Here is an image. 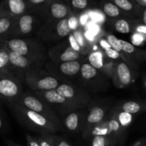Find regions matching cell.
I'll return each instance as SVG.
<instances>
[{
    "label": "cell",
    "mask_w": 146,
    "mask_h": 146,
    "mask_svg": "<svg viewBox=\"0 0 146 146\" xmlns=\"http://www.w3.org/2000/svg\"><path fill=\"white\" fill-rule=\"evenodd\" d=\"M29 11L26 0H0V16L19 17Z\"/></svg>",
    "instance_id": "cell-1"
},
{
    "label": "cell",
    "mask_w": 146,
    "mask_h": 146,
    "mask_svg": "<svg viewBox=\"0 0 146 146\" xmlns=\"http://www.w3.org/2000/svg\"><path fill=\"white\" fill-rule=\"evenodd\" d=\"M19 94L17 83L9 76L0 77V98L11 101Z\"/></svg>",
    "instance_id": "cell-2"
},
{
    "label": "cell",
    "mask_w": 146,
    "mask_h": 146,
    "mask_svg": "<svg viewBox=\"0 0 146 146\" xmlns=\"http://www.w3.org/2000/svg\"><path fill=\"white\" fill-rule=\"evenodd\" d=\"M43 10L48 11L53 18L60 20L66 19L71 13L70 8L63 0H51Z\"/></svg>",
    "instance_id": "cell-3"
},
{
    "label": "cell",
    "mask_w": 146,
    "mask_h": 146,
    "mask_svg": "<svg viewBox=\"0 0 146 146\" xmlns=\"http://www.w3.org/2000/svg\"><path fill=\"white\" fill-rule=\"evenodd\" d=\"M34 14L27 12L17 17L14 22L11 33H16L19 31L22 34H29L32 30V24L34 20Z\"/></svg>",
    "instance_id": "cell-4"
},
{
    "label": "cell",
    "mask_w": 146,
    "mask_h": 146,
    "mask_svg": "<svg viewBox=\"0 0 146 146\" xmlns=\"http://www.w3.org/2000/svg\"><path fill=\"white\" fill-rule=\"evenodd\" d=\"M4 47L9 51L15 52L21 56H26L29 52V48L25 41L19 38H11L4 41Z\"/></svg>",
    "instance_id": "cell-5"
},
{
    "label": "cell",
    "mask_w": 146,
    "mask_h": 146,
    "mask_svg": "<svg viewBox=\"0 0 146 146\" xmlns=\"http://www.w3.org/2000/svg\"><path fill=\"white\" fill-rule=\"evenodd\" d=\"M17 17L0 16V40L5 41L7 36L11 33Z\"/></svg>",
    "instance_id": "cell-6"
},
{
    "label": "cell",
    "mask_w": 146,
    "mask_h": 146,
    "mask_svg": "<svg viewBox=\"0 0 146 146\" xmlns=\"http://www.w3.org/2000/svg\"><path fill=\"white\" fill-rule=\"evenodd\" d=\"M66 4H69L70 9L75 10L76 11H81L96 6L98 0H67L65 1Z\"/></svg>",
    "instance_id": "cell-7"
},
{
    "label": "cell",
    "mask_w": 146,
    "mask_h": 146,
    "mask_svg": "<svg viewBox=\"0 0 146 146\" xmlns=\"http://www.w3.org/2000/svg\"><path fill=\"white\" fill-rule=\"evenodd\" d=\"M98 4L101 6L103 12L108 17L115 18L121 14V9L108 0H100Z\"/></svg>",
    "instance_id": "cell-8"
},
{
    "label": "cell",
    "mask_w": 146,
    "mask_h": 146,
    "mask_svg": "<svg viewBox=\"0 0 146 146\" xmlns=\"http://www.w3.org/2000/svg\"><path fill=\"white\" fill-rule=\"evenodd\" d=\"M9 65L20 68H26L28 65V60L24 56L9 50Z\"/></svg>",
    "instance_id": "cell-9"
},
{
    "label": "cell",
    "mask_w": 146,
    "mask_h": 146,
    "mask_svg": "<svg viewBox=\"0 0 146 146\" xmlns=\"http://www.w3.org/2000/svg\"><path fill=\"white\" fill-rule=\"evenodd\" d=\"M117 73L121 84L128 85L131 81V74L129 68L125 63H121L117 68Z\"/></svg>",
    "instance_id": "cell-10"
},
{
    "label": "cell",
    "mask_w": 146,
    "mask_h": 146,
    "mask_svg": "<svg viewBox=\"0 0 146 146\" xmlns=\"http://www.w3.org/2000/svg\"><path fill=\"white\" fill-rule=\"evenodd\" d=\"M61 71L66 75L72 76L77 74L81 69V65L76 61L64 62L60 66Z\"/></svg>",
    "instance_id": "cell-11"
},
{
    "label": "cell",
    "mask_w": 146,
    "mask_h": 146,
    "mask_svg": "<svg viewBox=\"0 0 146 146\" xmlns=\"http://www.w3.org/2000/svg\"><path fill=\"white\" fill-rule=\"evenodd\" d=\"M23 104L27 108L36 113L41 112L43 110L41 103L32 96H26L23 99Z\"/></svg>",
    "instance_id": "cell-12"
},
{
    "label": "cell",
    "mask_w": 146,
    "mask_h": 146,
    "mask_svg": "<svg viewBox=\"0 0 146 146\" xmlns=\"http://www.w3.org/2000/svg\"><path fill=\"white\" fill-rule=\"evenodd\" d=\"M9 65V50L6 48H3L0 51V72L8 76L7 67Z\"/></svg>",
    "instance_id": "cell-13"
},
{
    "label": "cell",
    "mask_w": 146,
    "mask_h": 146,
    "mask_svg": "<svg viewBox=\"0 0 146 146\" xmlns=\"http://www.w3.org/2000/svg\"><path fill=\"white\" fill-rule=\"evenodd\" d=\"M58 86V81L52 77H46L38 82V87L42 90H53Z\"/></svg>",
    "instance_id": "cell-14"
},
{
    "label": "cell",
    "mask_w": 146,
    "mask_h": 146,
    "mask_svg": "<svg viewBox=\"0 0 146 146\" xmlns=\"http://www.w3.org/2000/svg\"><path fill=\"white\" fill-rule=\"evenodd\" d=\"M44 96L48 102L53 103V104H62L66 101L65 97L62 96L61 94L57 92V91H54V90L46 91Z\"/></svg>",
    "instance_id": "cell-15"
},
{
    "label": "cell",
    "mask_w": 146,
    "mask_h": 146,
    "mask_svg": "<svg viewBox=\"0 0 146 146\" xmlns=\"http://www.w3.org/2000/svg\"><path fill=\"white\" fill-rule=\"evenodd\" d=\"M56 31L59 36L64 37L68 35L71 31L68 22V19H63L58 22L56 25Z\"/></svg>",
    "instance_id": "cell-16"
},
{
    "label": "cell",
    "mask_w": 146,
    "mask_h": 146,
    "mask_svg": "<svg viewBox=\"0 0 146 146\" xmlns=\"http://www.w3.org/2000/svg\"><path fill=\"white\" fill-rule=\"evenodd\" d=\"M89 62L91 66L95 68H101L104 66V61H103V55L99 51H95L92 54H90L89 57Z\"/></svg>",
    "instance_id": "cell-17"
},
{
    "label": "cell",
    "mask_w": 146,
    "mask_h": 146,
    "mask_svg": "<svg viewBox=\"0 0 146 146\" xmlns=\"http://www.w3.org/2000/svg\"><path fill=\"white\" fill-rule=\"evenodd\" d=\"M79 58V54L78 51L74 50L71 46L68 47L65 51L61 54V59L64 62L76 61L77 58Z\"/></svg>",
    "instance_id": "cell-18"
},
{
    "label": "cell",
    "mask_w": 146,
    "mask_h": 146,
    "mask_svg": "<svg viewBox=\"0 0 146 146\" xmlns=\"http://www.w3.org/2000/svg\"><path fill=\"white\" fill-rule=\"evenodd\" d=\"M104 112L102 108L96 107L90 113L88 117V121L91 123H98L103 119Z\"/></svg>",
    "instance_id": "cell-19"
},
{
    "label": "cell",
    "mask_w": 146,
    "mask_h": 146,
    "mask_svg": "<svg viewBox=\"0 0 146 146\" xmlns=\"http://www.w3.org/2000/svg\"><path fill=\"white\" fill-rule=\"evenodd\" d=\"M81 75L85 79H91L96 76V68H94L91 64H85L81 67Z\"/></svg>",
    "instance_id": "cell-20"
},
{
    "label": "cell",
    "mask_w": 146,
    "mask_h": 146,
    "mask_svg": "<svg viewBox=\"0 0 146 146\" xmlns=\"http://www.w3.org/2000/svg\"><path fill=\"white\" fill-rule=\"evenodd\" d=\"M26 115H27L29 118L31 120V121L34 123L37 124V125H40V126H44L46 124V120L44 117L38 114V113L29 110L26 112Z\"/></svg>",
    "instance_id": "cell-21"
},
{
    "label": "cell",
    "mask_w": 146,
    "mask_h": 146,
    "mask_svg": "<svg viewBox=\"0 0 146 146\" xmlns=\"http://www.w3.org/2000/svg\"><path fill=\"white\" fill-rule=\"evenodd\" d=\"M56 91L62 96L67 98H71L74 96V90L73 89L72 87L66 84H62L58 86Z\"/></svg>",
    "instance_id": "cell-22"
},
{
    "label": "cell",
    "mask_w": 146,
    "mask_h": 146,
    "mask_svg": "<svg viewBox=\"0 0 146 146\" xmlns=\"http://www.w3.org/2000/svg\"><path fill=\"white\" fill-rule=\"evenodd\" d=\"M123 109L124 112H126L128 113H137L141 111V106L138 103L129 101V102H127L124 104L123 106Z\"/></svg>",
    "instance_id": "cell-23"
},
{
    "label": "cell",
    "mask_w": 146,
    "mask_h": 146,
    "mask_svg": "<svg viewBox=\"0 0 146 146\" xmlns=\"http://www.w3.org/2000/svg\"><path fill=\"white\" fill-rule=\"evenodd\" d=\"M78 116L76 113H71L66 119V125L70 131H75L78 127Z\"/></svg>",
    "instance_id": "cell-24"
},
{
    "label": "cell",
    "mask_w": 146,
    "mask_h": 146,
    "mask_svg": "<svg viewBox=\"0 0 146 146\" xmlns=\"http://www.w3.org/2000/svg\"><path fill=\"white\" fill-rule=\"evenodd\" d=\"M26 1L31 11L34 9H40L43 10L51 0H26Z\"/></svg>",
    "instance_id": "cell-25"
},
{
    "label": "cell",
    "mask_w": 146,
    "mask_h": 146,
    "mask_svg": "<svg viewBox=\"0 0 146 146\" xmlns=\"http://www.w3.org/2000/svg\"><path fill=\"white\" fill-rule=\"evenodd\" d=\"M115 29L121 34H128L130 32V26L125 19H118L115 24Z\"/></svg>",
    "instance_id": "cell-26"
},
{
    "label": "cell",
    "mask_w": 146,
    "mask_h": 146,
    "mask_svg": "<svg viewBox=\"0 0 146 146\" xmlns=\"http://www.w3.org/2000/svg\"><path fill=\"white\" fill-rule=\"evenodd\" d=\"M119 45L121 51H125V53H128V54H133L135 51V47L133 44L123 41V40H119Z\"/></svg>",
    "instance_id": "cell-27"
},
{
    "label": "cell",
    "mask_w": 146,
    "mask_h": 146,
    "mask_svg": "<svg viewBox=\"0 0 146 146\" xmlns=\"http://www.w3.org/2000/svg\"><path fill=\"white\" fill-rule=\"evenodd\" d=\"M108 41L109 43L110 46L113 47V49H115V51H121V48H120L119 45V39L116 38L115 36L113 35H109L108 36Z\"/></svg>",
    "instance_id": "cell-28"
},
{
    "label": "cell",
    "mask_w": 146,
    "mask_h": 146,
    "mask_svg": "<svg viewBox=\"0 0 146 146\" xmlns=\"http://www.w3.org/2000/svg\"><path fill=\"white\" fill-rule=\"evenodd\" d=\"M131 120H132V115L128 113L123 112L119 115V121L123 125H128V124L131 123Z\"/></svg>",
    "instance_id": "cell-29"
},
{
    "label": "cell",
    "mask_w": 146,
    "mask_h": 146,
    "mask_svg": "<svg viewBox=\"0 0 146 146\" xmlns=\"http://www.w3.org/2000/svg\"><path fill=\"white\" fill-rule=\"evenodd\" d=\"M106 139L102 135H97L94 137L92 142V146H106Z\"/></svg>",
    "instance_id": "cell-30"
},
{
    "label": "cell",
    "mask_w": 146,
    "mask_h": 146,
    "mask_svg": "<svg viewBox=\"0 0 146 146\" xmlns=\"http://www.w3.org/2000/svg\"><path fill=\"white\" fill-rule=\"evenodd\" d=\"M105 52L106 54V55L111 58H119L120 56L119 53H118V51H115L113 48H109V47L106 48Z\"/></svg>",
    "instance_id": "cell-31"
},
{
    "label": "cell",
    "mask_w": 146,
    "mask_h": 146,
    "mask_svg": "<svg viewBox=\"0 0 146 146\" xmlns=\"http://www.w3.org/2000/svg\"><path fill=\"white\" fill-rule=\"evenodd\" d=\"M70 38V44H71V46L74 48V50H76V51H80V46L78 44V43L76 41L75 38L74 37V36L71 35L69 37Z\"/></svg>",
    "instance_id": "cell-32"
},
{
    "label": "cell",
    "mask_w": 146,
    "mask_h": 146,
    "mask_svg": "<svg viewBox=\"0 0 146 146\" xmlns=\"http://www.w3.org/2000/svg\"><path fill=\"white\" fill-rule=\"evenodd\" d=\"M109 126L111 128V131H118L120 128L119 123L115 120H112V121H110Z\"/></svg>",
    "instance_id": "cell-33"
},
{
    "label": "cell",
    "mask_w": 146,
    "mask_h": 146,
    "mask_svg": "<svg viewBox=\"0 0 146 146\" xmlns=\"http://www.w3.org/2000/svg\"><path fill=\"white\" fill-rule=\"evenodd\" d=\"M144 41L143 36H142L141 35L139 34H135L133 38V41L134 42V44H136V45H140V44H142Z\"/></svg>",
    "instance_id": "cell-34"
},
{
    "label": "cell",
    "mask_w": 146,
    "mask_h": 146,
    "mask_svg": "<svg viewBox=\"0 0 146 146\" xmlns=\"http://www.w3.org/2000/svg\"><path fill=\"white\" fill-rule=\"evenodd\" d=\"M27 143L28 146H41L38 141H35L30 137H27Z\"/></svg>",
    "instance_id": "cell-35"
},
{
    "label": "cell",
    "mask_w": 146,
    "mask_h": 146,
    "mask_svg": "<svg viewBox=\"0 0 146 146\" xmlns=\"http://www.w3.org/2000/svg\"><path fill=\"white\" fill-rule=\"evenodd\" d=\"M68 22H69V26L71 29H75L77 25V21L74 17H71L68 19Z\"/></svg>",
    "instance_id": "cell-36"
},
{
    "label": "cell",
    "mask_w": 146,
    "mask_h": 146,
    "mask_svg": "<svg viewBox=\"0 0 146 146\" xmlns=\"http://www.w3.org/2000/svg\"><path fill=\"white\" fill-rule=\"evenodd\" d=\"M38 142L39 143L40 145L41 146H53L49 142H48V141H46V140L38 139Z\"/></svg>",
    "instance_id": "cell-37"
},
{
    "label": "cell",
    "mask_w": 146,
    "mask_h": 146,
    "mask_svg": "<svg viewBox=\"0 0 146 146\" xmlns=\"http://www.w3.org/2000/svg\"><path fill=\"white\" fill-rule=\"evenodd\" d=\"M55 146H71V145H70L66 141L61 140V141H60L58 143L56 144Z\"/></svg>",
    "instance_id": "cell-38"
},
{
    "label": "cell",
    "mask_w": 146,
    "mask_h": 146,
    "mask_svg": "<svg viewBox=\"0 0 146 146\" xmlns=\"http://www.w3.org/2000/svg\"><path fill=\"white\" fill-rule=\"evenodd\" d=\"M133 146H146V141L145 140H142V141H138Z\"/></svg>",
    "instance_id": "cell-39"
},
{
    "label": "cell",
    "mask_w": 146,
    "mask_h": 146,
    "mask_svg": "<svg viewBox=\"0 0 146 146\" xmlns=\"http://www.w3.org/2000/svg\"><path fill=\"white\" fill-rule=\"evenodd\" d=\"M143 24L146 26V8L144 9L143 13Z\"/></svg>",
    "instance_id": "cell-40"
},
{
    "label": "cell",
    "mask_w": 146,
    "mask_h": 146,
    "mask_svg": "<svg viewBox=\"0 0 146 146\" xmlns=\"http://www.w3.org/2000/svg\"><path fill=\"white\" fill-rule=\"evenodd\" d=\"M135 1H136L137 3L140 4V5H144L145 4V1L144 0H135Z\"/></svg>",
    "instance_id": "cell-41"
},
{
    "label": "cell",
    "mask_w": 146,
    "mask_h": 146,
    "mask_svg": "<svg viewBox=\"0 0 146 146\" xmlns=\"http://www.w3.org/2000/svg\"><path fill=\"white\" fill-rule=\"evenodd\" d=\"M4 48V41H1L0 40V51Z\"/></svg>",
    "instance_id": "cell-42"
},
{
    "label": "cell",
    "mask_w": 146,
    "mask_h": 146,
    "mask_svg": "<svg viewBox=\"0 0 146 146\" xmlns=\"http://www.w3.org/2000/svg\"><path fill=\"white\" fill-rule=\"evenodd\" d=\"M2 126H3V121H2V118H1V116H0V130L2 128Z\"/></svg>",
    "instance_id": "cell-43"
},
{
    "label": "cell",
    "mask_w": 146,
    "mask_h": 146,
    "mask_svg": "<svg viewBox=\"0 0 146 146\" xmlns=\"http://www.w3.org/2000/svg\"><path fill=\"white\" fill-rule=\"evenodd\" d=\"M8 146H20V145H17V144H14V143H11V142H9L8 143Z\"/></svg>",
    "instance_id": "cell-44"
},
{
    "label": "cell",
    "mask_w": 146,
    "mask_h": 146,
    "mask_svg": "<svg viewBox=\"0 0 146 146\" xmlns=\"http://www.w3.org/2000/svg\"><path fill=\"white\" fill-rule=\"evenodd\" d=\"M145 88H146V81H145Z\"/></svg>",
    "instance_id": "cell-45"
},
{
    "label": "cell",
    "mask_w": 146,
    "mask_h": 146,
    "mask_svg": "<svg viewBox=\"0 0 146 146\" xmlns=\"http://www.w3.org/2000/svg\"><path fill=\"white\" fill-rule=\"evenodd\" d=\"M63 1H66L67 0H63Z\"/></svg>",
    "instance_id": "cell-46"
},
{
    "label": "cell",
    "mask_w": 146,
    "mask_h": 146,
    "mask_svg": "<svg viewBox=\"0 0 146 146\" xmlns=\"http://www.w3.org/2000/svg\"><path fill=\"white\" fill-rule=\"evenodd\" d=\"M106 146H108V145H106Z\"/></svg>",
    "instance_id": "cell-47"
},
{
    "label": "cell",
    "mask_w": 146,
    "mask_h": 146,
    "mask_svg": "<svg viewBox=\"0 0 146 146\" xmlns=\"http://www.w3.org/2000/svg\"><path fill=\"white\" fill-rule=\"evenodd\" d=\"M133 1H134V0H133Z\"/></svg>",
    "instance_id": "cell-48"
}]
</instances>
